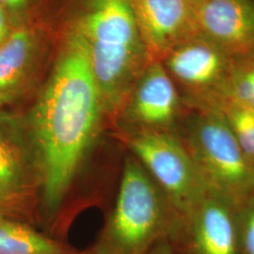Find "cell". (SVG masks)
<instances>
[{
    "label": "cell",
    "instance_id": "6da1fadb",
    "mask_svg": "<svg viewBox=\"0 0 254 254\" xmlns=\"http://www.w3.org/2000/svg\"><path fill=\"white\" fill-rule=\"evenodd\" d=\"M104 113L85 44L69 27L24 126L48 216L60 208Z\"/></svg>",
    "mask_w": 254,
    "mask_h": 254
},
{
    "label": "cell",
    "instance_id": "7a4b0ae2",
    "mask_svg": "<svg viewBox=\"0 0 254 254\" xmlns=\"http://www.w3.org/2000/svg\"><path fill=\"white\" fill-rule=\"evenodd\" d=\"M70 27L85 44L105 112L117 115L136 79L153 62L132 0H80Z\"/></svg>",
    "mask_w": 254,
    "mask_h": 254
},
{
    "label": "cell",
    "instance_id": "9a60e30c",
    "mask_svg": "<svg viewBox=\"0 0 254 254\" xmlns=\"http://www.w3.org/2000/svg\"><path fill=\"white\" fill-rule=\"evenodd\" d=\"M223 99L254 109V54L233 57Z\"/></svg>",
    "mask_w": 254,
    "mask_h": 254
},
{
    "label": "cell",
    "instance_id": "ba28073f",
    "mask_svg": "<svg viewBox=\"0 0 254 254\" xmlns=\"http://www.w3.org/2000/svg\"><path fill=\"white\" fill-rule=\"evenodd\" d=\"M186 108L174 82L161 62L147 65L119 112L127 133L177 132Z\"/></svg>",
    "mask_w": 254,
    "mask_h": 254
},
{
    "label": "cell",
    "instance_id": "5bb4252c",
    "mask_svg": "<svg viewBox=\"0 0 254 254\" xmlns=\"http://www.w3.org/2000/svg\"><path fill=\"white\" fill-rule=\"evenodd\" d=\"M213 109L220 112L237 143L254 165V109L229 99H223Z\"/></svg>",
    "mask_w": 254,
    "mask_h": 254
},
{
    "label": "cell",
    "instance_id": "e0dca14e",
    "mask_svg": "<svg viewBox=\"0 0 254 254\" xmlns=\"http://www.w3.org/2000/svg\"><path fill=\"white\" fill-rule=\"evenodd\" d=\"M33 3L34 0H0V8L8 14L13 27H17Z\"/></svg>",
    "mask_w": 254,
    "mask_h": 254
},
{
    "label": "cell",
    "instance_id": "d6986e66",
    "mask_svg": "<svg viewBox=\"0 0 254 254\" xmlns=\"http://www.w3.org/2000/svg\"><path fill=\"white\" fill-rule=\"evenodd\" d=\"M147 254H174V252L169 240L166 238L157 242Z\"/></svg>",
    "mask_w": 254,
    "mask_h": 254
},
{
    "label": "cell",
    "instance_id": "8fae6325",
    "mask_svg": "<svg viewBox=\"0 0 254 254\" xmlns=\"http://www.w3.org/2000/svg\"><path fill=\"white\" fill-rule=\"evenodd\" d=\"M199 31L231 57L254 54V0H198Z\"/></svg>",
    "mask_w": 254,
    "mask_h": 254
},
{
    "label": "cell",
    "instance_id": "9c48e42d",
    "mask_svg": "<svg viewBox=\"0 0 254 254\" xmlns=\"http://www.w3.org/2000/svg\"><path fill=\"white\" fill-rule=\"evenodd\" d=\"M37 186L36 164L25 127L0 114V215L24 214Z\"/></svg>",
    "mask_w": 254,
    "mask_h": 254
},
{
    "label": "cell",
    "instance_id": "4fadbf2b",
    "mask_svg": "<svg viewBox=\"0 0 254 254\" xmlns=\"http://www.w3.org/2000/svg\"><path fill=\"white\" fill-rule=\"evenodd\" d=\"M0 254H74L34 229L0 216Z\"/></svg>",
    "mask_w": 254,
    "mask_h": 254
},
{
    "label": "cell",
    "instance_id": "5b68a950",
    "mask_svg": "<svg viewBox=\"0 0 254 254\" xmlns=\"http://www.w3.org/2000/svg\"><path fill=\"white\" fill-rule=\"evenodd\" d=\"M127 143L179 217L187 214L207 190L177 132H129Z\"/></svg>",
    "mask_w": 254,
    "mask_h": 254
},
{
    "label": "cell",
    "instance_id": "2e32d148",
    "mask_svg": "<svg viewBox=\"0 0 254 254\" xmlns=\"http://www.w3.org/2000/svg\"><path fill=\"white\" fill-rule=\"evenodd\" d=\"M241 254H254V192L236 205Z\"/></svg>",
    "mask_w": 254,
    "mask_h": 254
},
{
    "label": "cell",
    "instance_id": "ffe728a7",
    "mask_svg": "<svg viewBox=\"0 0 254 254\" xmlns=\"http://www.w3.org/2000/svg\"><path fill=\"white\" fill-rule=\"evenodd\" d=\"M190 1H192V2H193V3H195V2H197V1H198V0H190Z\"/></svg>",
    "mask_w": 254,
    "mask_h": 254
},
{
    "label": "cell",
    "instance_id": "44dd1931",
    "mask_svg": "<svg viewBox=\"0 0 254 254\" xmlns=\"http://www.w3.org/2000/svg\"></svg>",
    "mask_w": 254,
    "mask_h": 254
},
{
    "label": "cell",
    "instance_id": "7402d4cb",
    "mask_svg": "<svg viewBox=\"0 0 254 254\" xmlns=\"http://www.w3.org/2000/svg\"><path fill=\"white\" fill-rule=\"evenodd\" d=\"M0 216H2V215H0Z\"/></svg>",
    "mask_w": 254,
    "mask_h": 254
},
{
    "label": "cell",
    "instance_id": "277c9868",
    "mask_svg": "<svg viewBox=\"0 0 254 254\" xmlns=\"http://www.w3.org/2000/svg\"><path fill=\"white\" fill-rule=\"evenodd\" d=\"M207 188L236 205L254 192V169L217 109H186L177 130Z\"/></svg>",
    "mask_w": 254,
    "mask_h": 254
},
{
    "label": "cell",
    "instance_id": "30bf717a",
    "mask_svg": "<svg viewBox=\"0 0 254 254\" xmlns=\"http://www.w3.org/2000/svg\"><path fill=\"white\" fill-rule=\"evenodd\" d=\"M150 59L161 61L174 48L200 35L190 0H132Z\"/></svg>",
    "mask_w": 254,
    "mask_h": 254
},
{
    "label": "cell",
    "instance_id": "52a82bcc",
    "mask_svg": "<svg viewBox=\"0 0 254 254\" xmlns=\"http://www.w3.org/2000/svg\"><path fill=\"white\" fill-rule=\"evenodd\" d=\"M168 240L174 254H241L236 204L207 189Z\"/></svg>",
    "mask_w": 254,
    "mask_h": 254
},
{
    "label": "cell",
    "instance_id": "8992f818",
    "mask_svg": "<svg viewBox=\"0 0 254 254\" xmlns=\"http://www.w3.org/2000/svg\"><path fill=\"white\" fill-rule=\"evenodd\" d=\"M161 64L186 109H216L223 100L233 57L201 35L165 56Z\"/></svg>",
    "mask_w": 254,
    "mask_h": 254
},
{
    "label": "cell",
    "instance_id": "3957f363",
    "mask_svg": "<svg viewBox=\"0 0 254 254\" xmlns=\"http://www.w3.org/2000/svg\"><path fill=\"white\" fill-rule=\"evenodd\" d=\"M179 215L136 158L124 167L118 199L94 248L95 254H147L169 239Z\"/></svg>",
    "mask_w": 254,
    "mask_h": 254
},
{
    "label": "cell",
    "instance_id": "ac0fdd59",
    "mask_svg": "<svg viewBox=\"0 0 254 254\" xmlns=\"http://www.w3.org/2000/svg\"><path fill=\"white\" fill-rule=\"evenodd\" d=\"M15 27L11 24L8 14L5 10L0 8V46H2L9 38L12 29Z\"/></svg>",
    "mask_w": 254,
    "mask_h": 254
},
{
    "label": "cell",
    "instance_id": "7c38bea8",
    "mask_svg": "<svg viewBox=\"0 0 254 254\" xmlns=\"http://www.w3.org/2000/svg\"><path fill=\"white\" fill-rule=\"evenodd\" d=\"M45 38L37 27L21 24L0 46V109L27 92L40 71Z\"/></svg>",
    "mask_w": 254,
    "mask_h": 254
}]
</instances>
